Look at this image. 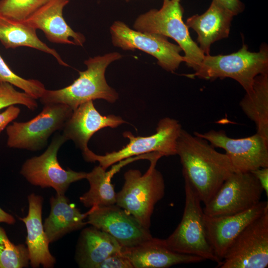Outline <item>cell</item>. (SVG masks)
Listing matches in <instances>:
<instances>
[{
    "mask_svg": "<svg viewBox=\"0 0 268 268\" xmlns=\"http://www.w3.org/2000/svg\"><path fill=\"white\" fill-rule=\"evenodd\" d=\"M176 150L184 180L190 184L204 205L235 172L226 153L218 152L208 141L185 130L181 131Z\"/></svg>",
    "mask_w": 268,
    "mask_h": 268,
    "instance_id": "cell-1",
    "label": "cell"
},
{
    "mask_svg": "<svg viewBox=\"0 0 268 268\" xmlns=\"http://www.w3.org/2000/svg\"><path fill=\"white\" fill-rule=\"evenodd\" d=\"M118 52L90 57L84 62L87 68L79 71V76L70 85L57 90L45 89L39 99L43 105L64 104L73 110L90 100L103 99L114 103L119 98L116 91L110 86L105 78V71L112 63L121 59Z\"/></svg>",
    "mask_w": 268,
    "mask_h": 268,
    "instance_id": "cell-2",
    "label": "cell"
},
{
    "mask_svg": "<svg viewBox=\"0 0 268 268\" xmlns=\"http://www.w3.org/2000/svg\"><path fill=\"white\" fill-rule=\"evenodd\" d=\"M268 73V47L263 44L258 52L248 50L245 44L228 55H205L199 69L187 74L207 80L228 77L237 81L246 93L252 90L255 77Z\"/></svg>",
    "mask_w": 268,
    "mask_h": 268,
    "instance_id": "cell-3",
    "label": "cell"
},
{
    "mask_svg": "<svg viewBox=\"0 0 268 268\" xmlns=\"http://www.w3.org/2000/svg\"><path fill=\"white\" fill-rule=\"evenodd\" d=\"M181 0H163L161 7L151 9L139 15L134 22V30L171 38L184 53L186 65L197 70L205 56L191 38L189 28L183 20L184 8Z\"/></svg>",
    "mask_w": 268,
    "mask_h": 268,
    "instance_id": "cell-4",
    "label": "cell"
},
{
    "mask_svg": "<svg viewBox=\"0 0 268 268\" xmlns=\"http://www.w3.org/2000/svg\"><path fill=\"white\" fill-rule=\"evenodd\" d=\"M157 157L150 160L146 172L137 169L124 174V184L116 194V204L134 216L145 228L149 229L155 204L164 197L165 183L162 174L156 168Z\"/></svg>",
    "mask_w": 268,
    "mask_h": 268,
    "instance_id": "cell-5",
    "label": "cell"
},
{
    "mask_svg": "<svg viewBox=\"0 0 268 268\" xmlns=\"http://www.w3.org/2000/svg\"><path fill=\"white\" fill-rule=\"evenodd\" d=\"M182 128L179 122L172 118L161 119L157 124L156 133L147 136H135L129 131L125 132L124 137L129 143L118 151L97 155L88 148L82 151L87 162L98 161L102 168L109 166L124 159L151 152H157L162 156L177 154V142Z\"/></svg>",
    "mask_w": 268,
    "mask_h": 268,
    "instance_id": "cell-6",
    "label": "cell"
},
{
    "mask_svg": "<svg viewBox=\"0 0 268 268\" xmlns=\"http://www.w3.org/2000/svg\"><path fill=\"white\" fill-rule=\"evenodd\" d=\"M184 181L185 203L183 216L174 232L164 239L165 242L175 252L218 263L206 237L201 202L190 184Z\"/></svg>",
    "mask_w": 268,
    "mask_h": 268,
    "instance_id": "cell-7",
    "label": "cell"
},
{
    "mask_svg": "<svg viewBox=\"0 0 268 268\" xmlns=\"http://www.w3.org/2000/svg\"><path fill=\"white\" fill-rule=\"evenodd\" d=\"M73 110L64 104L44 105L42 111L31 120L14 122L6 128L7 145L10 148L37 151L47 144L49 137L62 130Z\"/></svg>",
    "mask_w": 268,
    "mask_h": 268,
    "instance_id": "cell-8",
    "label": "cell"
},
{
    "mask_svg": "<svg viewBox=\"0 0 268 268\" xmlns=\"http://www.w3.org/2000/svg\"><path fill=\"white\" fill-rule=\"evenodd\" d=\"M114 46L125 51H142L156 59L157 64L167 71L173 72L185 62L181 48L157 34L142 32L130 28L124 22L116 21L110 28Z\"/></svg>",
    "mask_w": 268,
    "mask_h": 268,
    "instance_id": "cell-9",
    "label": "cell"
},
{
    "mask_svg": "<svg viewBox=\"0 0 268 268\" xmlns=\"http://www.w3.org/2000/svg\"><path fill=\"white\" fill-rule=\"evenodd\" d=\"M268 266V208L233 241L219 268H266Z\"/></svg>",
    "mask_w": 268,
    "mask_h": 268,
    "instance_id": "cell-10",
    "label": "cell"
},
{
    "mask_svg": "<svg viewBox=\"0 0 268 268\" xmlns=\"http://www.w3.org/2000/svg\"><path fill=\"white\" fill-rule=\"evenodd\" d=\"M66 141L63 134L55 135L42 154L25 161L20 174L33 185L41 188L52 187L57 194L65 195L71 183L85 179L87 174L66 170L59 164L58 152Z\"/></svg>",
    "mask_w": 268,
    "mask_h": 268,
    "instance_id": "cell-11",
    "label": "cell"
},
{
    "mask_svg": "<svg viewBox=\"0 0 268 268\" xmlns=\"http://www.w3.org/2000/svg\"><path fill=\"white\" fill-rule=\"evenodd\" d=\"M251 172H234L222 184L203 209L205 215L217 216L245 211L261 201L263 192Z\"/></svg>",
    "mask_w": 268,
    "mask_h": 268,
    "instance_id": "cell-12",
    "label": "cell"
},
{
    "mask_svg": "<svg viewBox=\"0 0 268 268\" xmlns=\"http://www.w3.org/2000/svg\"><path fill=\"white\" fill-rule=\"evenodd\" d=\"M194 134L208 141L213 147L223 149L235 172H252L268 167V140L256 133L251 136L233 138L225 131L210 130Z\"/></svg>",
    "mask_w": 268,
    "mask_h": 268,
    "instance_id": "cell-13",
    "label": "cell"
},
{
    "mask_svg": "<svg viewBox=\"0 0 268 268\" xmlns=\"http://www.w3.org/2000/svg\"><path fill=\"white\" fill-rule=\"evenodd\" d=\"M89 211L87 223L110 234L123 248L134 247L152 237L149 229L116 204L93 206Z\"/></svg>",
    "mask_w": 268,
    "mask_h": 268,
    "instance_id": "cell-14",
    "label": "cell"
},
{
    "mask_svg": "<svg viewBox=\"0 0 268 268\" xmlns=\"http://www.w3.org/2000/svg\"><path fill=\"white\" fill-rule=\"evenodd\" d=\"M268 208L267 201H260L243 212L223 216L204 214V225L208 242L219 264L241 232Z\"/></svg>",
    "mask_w": 268,
    "mask_h": 268,
    "instance_id": "cell-15",
    "label": "cell"
},
{
    "mask_svg": "<svg viewBox=\"0 0 268 268\" xmlns=\"http://www.w3.org/2000/svg\"><path fill=\"white\" fill-rule=\"evenodd\" d=\"M126 123L119 116L101 115L90 100L73 110L62 129V134L67 141L72 140L83 151L88 148V142L96 132L104 128H115Z\"/></svg>",
    "mask_w": 268,
    "mask_h": 268,
    "instance_id": "cell-16",
    "label": "cell"
},
{
    "mask_svg": "<svg viewBox=\"0 0 268 268\" xmlns=\"http://www.w3.org/2000/svg\"><path fill=\"white\" fill-rule=\"evenodd\" d=\"M69 2V0H51L23 22L42 30L52 43L82 46L85 37L74 31L63 17V9Z\"/></svg>",
    "mask_w": 268,
    "mask_h": 268,
    "instance_id": "cell-17",
    "label": "cell"
},
{
    "mask_svg": "<svg viewBox=\"0 0 268 268\" xmlns=\"http://www.w3.org/2000/svg\"><path fill=\"white\" fill-rule=\"evenodd\" d=\"M122 253L134 268H166L204 261L198 256L175 252L167 246L164 239L153 237L134 247L123 248Z\"/></svg>",
    "mask_w": 268,
    "mask_h": 268,
    "instance_id": "cell-18",
    "label": "cell"
},
{
    "mask_svg": "<svg viewBox=\"0 0 268 268\" xmlns=\"http://www.w3.org/2000/svg\"><path fill=\"white\" fill-rule=\"evenodd\" d=\"M234 16L220 2L212 0L204 13L189 17L185 23L196 32L199 48L205 55H208L213 43L229 36Z\"/></svg>",
    "mask_w": 268,
    "mask_h": 268,
    "instance_id": "cell-19",
    "label": "cell"
},
{
    "mask_svg": "<svg viewBox=\"0 0 268 268\" xmlns=\"http://www.w3.org/2000/svg\"><path fill=\"white\" fill-rule=\"evenodd\" d=\"M28 212L26 216L19 218L27 229L26 244L29 255V262L32 268H45L54 267L55 258L49 249L50 243L44 229L42 221L43 198L33 193L28 197Z\"/></svg>",
    "mask_w": 268,
    "mask_h": 268,
    "instance_id": "cell-20",
    "label": "cell"
},
{
    "mask_svg": "<svg viewBox=\"0 0 268 268\" xmlns=\"http://www.w3.org/2000/svg\"><path fill=\"white\" fill-rule=\"evenodd\" d=\"M123 247L107 233L91 225L81 232L75 259L81 268H98L110 255L122 251Z\"/></svg>",
    "mask_w": 268,
    "mask_h": 268,
    "instance_id": "cell-21",
    "label": "cell"
},
{
    "mask_svg": "<svg viewBox=\"0 0 268 268\" xmlns=\"http://www.w3.org/2000/svg\"><path fill=\"white\" fill-rule=\"evenodd\" d=\"M51 210L45 220L44 229L50 243L65 235L82 228L87 223L84 220L89 211L81 213L74 205L69 203L65 195L57 194L50 200Z\"/></svg>",
    "mask_w": 268,
    "mask_h": 268,
    "instance_id": "cell-22",
    "label": "cell"
},
{
    "mask_svg": "<svg viewBox=\"0 0 268 268\" xmlns=\"http://www.w3.org/2000/svg\"><path fill=\"white\" fill-rule=\"evenodd\" d=\"M143 159H145L144 155L124 159L108 171L99 165L95 166L91 171L86 174L85 179L88 180L90 187L87 192L80 197V202L86 207L116 204L117 193L111 183L113 176L124 166L134 161Z\"/></svg>",
    "mask_w": 268,
    "mask_h": 268,
    "instance_id": "cell-23",
    "label": "cell"
},
{
    "mask_svg": "<svg viewBox=\"0 0 268 268\" xmlns=\"http://www.w3.org/2000/svg\"><path fill=\"white\" fill-rule=\"evenodd\" d=\"M0 42L6 49L27 47L53 56L61 66L69 67L59 53L42 41L36 30L23 22L15 21L0 15Z\"/></svg>",
    "mask_w": 268,
    "mask_h": 268,
    "instance_id": "cell-24",
    "label": "cell"
},
{
    "mask_svg": "<svg viewBox=\"0 0 268 268\" xmlns=\"http://www.w3.org/2000/svg\"><path fill=\"white\" fill-rule=\"evenodd\" d=\"M239 105L247 117L255 123L257 133L268 140V73L255 77L252 90L246 93Z\"/></svg>",
    "mask_w": 268,
    "mask_h": 268,
    "instance_id": "cell-25",
    "label": "cell"
},
{
    "mask_svg": "<svg viewBox=\"0 0 268 268\" xmlns=\"http://www.w3.org/2000/svg\"><path fill=\"white\" fill-rule=\"evenodd\" d=\"M29 263L28 249L23 244L15 245L0 227V268H22Z\"/></svg>",
    "mask_w": 268,
    "mask_h": 268,
    "instance_id": "cell-26",
    "label": "cell"
},
{
    "mask_svg": "<svg viewBox=\"0 0 268 268\" xmlns=\"http://www.w3.org/2000/svg\"><path fill=\"white\" fill-rule=\"evenodd\" d=\"M51 0H0V15L23 22Z\"/></svg>",
    "mask_w": 268,
    "mask_h": 268,
    "instance_id": "cell-27",
    "label": "cell"
},
{
    "mask_svg": "<svg viewBox=\"0 0 268 268\" xmlns=\"http://www.w3.org/2000/svg\"><path fill=\"white\" fill-rule=\"evenodd\" d=\"M0 81L9 83L22 89L35 99H39L46 89L44 85L38 80L25 79L14 73L0 54Z\"/></svg>",
    "mask_w": 268,
    "mask_h": 268,
    "instance_id": "cell-28",
    "label": "cell"
},
{
    "mask_svg": "<svg viewBox=\"0 0 268 268\" xmlns=\"http://www.w3.org/2000/svg\"><path fill=\"white\" fill-rule=\"evenodd\" d=\"M12 84L0 81V110L11 105L21 104L34 111L38 107L36 99L25 92L17 91Z\"/></svg>",
    "mask_w": 268,
    "mask_h": 268,
    "instance_id": "cell-29",
    "label": "cell"
},
{
    "mask_svg": "<svg viewBox=\"0 0 268 268\" xmlns=\"http://www.w3.org/2000/svg\"><path fill=\"white\" fill-rule=\"evenodd\" d=\"M98 268H134L130 261L125 256L122 251L114 253L105 259Z\"/></svg>",
    "mask_w": 268,
    "mask_h": 268,
    "instance_id": "cell-30",
    "label": "cell"
},
{
    "mask_svg": "<svg viewBox=\"0 0 268 268\" xmlns=\"http://www.w3.org/2000/svg\"><path fill=\"white\" fill-rule=\"evenodd\" d=\"M20 109L19 107L11 105L6 110L0 113V134L7 127V125L16 119L19 116Z\"/></svg>",
    "mask_w": 268,
    "mask_h": 268,
    "instance_id": "cell-31",
    "label": "cell"
},
{
    "mask_svg": "<svg viewBox=\"0 0 268 268\" xmlns=\"http://www.w3.org/2000/svg\"><path fill=\"white\" fill-rule=\"evenodd\" d=\"M266 195L268 196V167H261L252 171Z\"/></svg>",
    "mask_w": 268,
    "mask_h": 268,
    "instance_id": "cell-32",
    "label": "cell"
},
{
    "mask_svg": "<svg viewBox=\"0 0 268 268\" xmlns=\"http://www.w3.org/2000/svg\"><path fill=\"white\" fill-rule=\"evenodd\" d=\"M236 15L242 12L244 5L240 0H216Z\"/></svg>",
    "mask_w": 268,
    "mask_h": 268,
    "instance_id": "cell-33",
    "label": "cell"
},
{
    "mask_svg": "<svg viewBox=\"0 0 268 268\" xmlns=\"http://www.w3.org/2000/svg\"><path fill=\"white\" fill-rule=\"evenodd\" d=\"M1 222L8 224H13L15 222V220L11 215L6 212L0 207V223Z\"/></svg>",
    "mask_w": 268,
    "mask_h": 268,
    "instance_id": "cell-34",
    "label": "cell"
},
{
    "mask_svg": "<svg viewBox=\"0 0 268 268\" xmlns=\"http://www.w3.org/2000/svg\"><path fill=\"white\" fill-rule=\"evenodd\" d=\"M125 0L126 1H129L131 0Z\"/></svg>",
    "mask_w": 268,
    "mask_h": 268,
    "instance_id": "cell-35",
    "label": "cell"
}]
</instances>
